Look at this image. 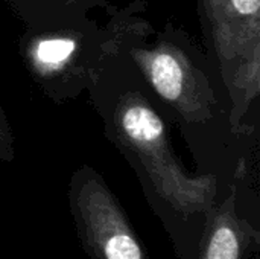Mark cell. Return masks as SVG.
Listing matches in <instances>:
<instances>
[{
  "instance_id": "52a82bcc",
  "label": "cell",
  "mask_w": 260,
  "mask_h": 259,
  "mask_svg": "<svg viewBox=\"0 0 260 259\" xmlns=\"http://www.w3.org/2000/svg\"><path fill=\"white\" fill-rule=\"evenodd\" d=\"M15 157L14 136L5 110L0 105V162H11Z\"/></svg>"
},
{
  "instance_id": "7a4b0ae2",
  "label": "cell",
  "mask_w": 260,
  "mask_h": 259,
  "mask_svg": "<svg viewBox=\"0 0 260 259\" xmlns=\"http://www.w3.org/2000/svg\"><path fill=\"white\" fill-rule=\"evenodd\" d=\"M198 12L238 128L260 93V0H198Z\"/></svg>"
},
{
  "instance_id": "8992f818",
  "label": "cell",
  "mask_w": 260,
  "mask_h": 259,
  "mask_svg": "<svg viewBox=\"0 0 260 259\" xmlns=\"http://www.w3.org/2000/svg\"><path fill=\"white\" fill-rule=\"evenodd\" d=\"M259 232L236 211V195L213 205L206 212V226L198 259H244L259 243Z\"/></svg>"
},
{
  "instance_id": "5b68a950",
  "label": "cell",
  "mask_w": 260,
  "mask_h": 259,
  "mask_svg": "<svg viewBox=\"0 0 260 259\" xmlns=\"http://www.w3.org/2000/svg\"><path fill=\"white\" fill-rule=\"evenodd\" d=\"M129 56L146 82L187 124L207 122L216 98L210 78L174 38L160 37L152 46H133Z\"/></svg>"
},
{
  "instance_id": "6da1fadb",
  "label": "cell",
  "mask_w": 260,
  "mask_h": 259,
  "mask_svg": "<svg viewBox=\"0 0 260 259\" xmlns=\"http://www.w3.org/2000/svg\"><path fill=\"white\" fill-rule=\"evenodd\" d=\"M113 140L145 171L157 195L181 217L206 215L216 203L218 182L212 174L190 176L175 156L166 125L136 90L122 95L111 113Z\"/></svg>"
},
{
  "instance_id": "277c9868",
  "label": "cell",
  "mask_w": 260,
  "mask_h": 259,
  "mask_svg": "<svg viewBox=\"0 0 260 259\" xmlns=\"http://www.w3.org/2000/svg\"><path fill=\"white\" fill-rule=\"evenodd\" d=\"M111 40H91L76 27L32 31L23 40L21 53L34 79L50 96H67L91 81L102 64Z\"/></svg>"
},
{
  "instance_id": "3957f363",
  "label": "cell",
  "mask_w": 260,
  "mask_h": 259,
  "mask_svg": "<svg viewBox=\"0 0 260 259\" xmlns=\"http://www.w3.org/2000/svg\"><path fill=\"white\" fill-rule=\"evenodd\" d=\"M70 209L90 259H149L123 208L105 180L90 166L70 180Z\"/></svg>"
}]
</instances>
